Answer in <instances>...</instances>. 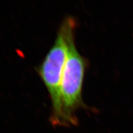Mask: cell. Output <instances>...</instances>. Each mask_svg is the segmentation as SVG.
I'll list each match as a JSON object with an SVG mask.
<instances>
[{
    "label": "cell",
    "mask_w": 133,
    "mask_h": 133,
    "mask_svg": "<svg viewBox=\"0 0 133 133\" xmlns=\"http://www.w3.org/2000/svg\"><path fill=\"white\" fill-rule=\"evenodd\" d=\"M76 24V21L71 16L63 19L55 42L36 68L51 99L52 111L49 120L53 126H62V124L61 81L67 55L68 34L70 28Z\"/></svg>",
    "instance_id": "6da1fadb"
},
{
    "label": "cell",
    "mask_w": 133,
    "mask_h": 133,
    "mask_svg": "<svg viewBox=\"0 0 133 133\" xmlns=\"http://www.w3.org/2000/svg\"><path fill=\"white\" fill-rule=\"evenodd\" d=\"M76 24L69 31L67 37V55L61 84L62 127L77 123L76 111L84 108L82 89L87 62L75 44L74 30Z\"/></svg>",
    "instance_id": "7a4b0ae2"
}]
</instances>
